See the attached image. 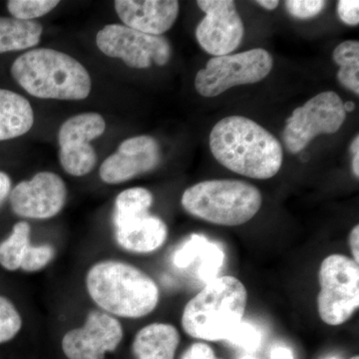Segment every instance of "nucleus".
<instances>
[{
    "instance_id": "35",
    "label": "nucleus",
    "mask_w": 359,
    "mask_h": 359,
    "mask_svg": "<svg viewBox=\"0 0 359 359\" xmlns=\"http://www.w3.org/2000/svg\"><path fill=\"white\" fill-rule=\"evenodd\" d=\"M351 153H353V172L356 178H359V136L356 135L353 139L351 147Z\"/></svg>"
},
{
    "instance_id": "7",
    "label": "nucleus",
    "mask_w": 359,
    "mask_h": 359,
    "mask_svg": "<svg viewBox=\"0 0 359 359\" xmlns=\"http://www.w3.org/2000/svg\"><path fill=\"white\" fill-rule=\"evenodd\" d=\"M273 66V56L262 48L212 57L196 75L195 88L200 95L212 98L231 87L262 81Z\"/></svg>"
},
{
    "instance_id": "34",
    "label": "nucleus",
    "mask_w": 359,
    "mask_h": 359,
    "mask_svg": "<svg viewBox=\"0 0 359 359\" xmlns=\"http://www.w3.org/2000/svg\"><path fill=\"white\" fill-rule=\"evenodd\" d=\"M271 359H294L292 351L289 347L276 346L271 348Z\"/></svg>"
},
{
    "instance_id": "8",
    "label": "nucleus",
    "mask_w": 359,
    "mask_h": 359,
    "mask_svg": "<svg viewBox=\"0 0 359 359\" xmlns=\"http://www.w3.org/2000/svg\"><path fill=\"white\" fill-rule=\"evenodd\" d=\"M344 101L334 91L321 92L294 110L283 132V143L297 154L318 135L334 134L344 125Z\"/></svg>"
},
{
    "instance_id": "32",
    "label": "nucleus",
    "mask_w": 359,
    "mask_h": 359,
    "mask_svg": "<svg viewBox=\"0 0 359 359\" xmlns=\"http://www.w3.org/2000/svg\"><path fill=\"white\" fill-rule=\"evenodd\" d=\"M349 247L353 252V261L359 264V226L356 224L349 233Z\"/></svg>"
},
{
    "instance_id": "20",
    "label": "nucleus",
    "mask_w": 359,
    "mask_h": 359,
    "mask_svg": "<svg viewBox=\"0 0 359 359\" xmlns=\"http://www.w3.org/2000/svg\"><path fill=\"white\" fill-rule=\"evenodd\" d=\"M106 129L105 120L98 113H83L73 116L63 123L58 132L59 146L90 143Z\"/></svg>"
},
{
    "instance_id": "21",
    "label": "nucleus",
    "mask_w": 359,
    "mask_h": 359,
    "mask_svg": "<svg viewBox=\"0 0 359 359\" xmlns=\"http://www.w3.org/2000/svg\"><path fill=\"white\" fill-rule=\"evenodd\" d=\"M339 66L337 79L342 86L359 95V42L347 40L337 45L332 54Z\"/></svg>"
},
{
    "instance_id": "4",
    "label": "nucleus",
    "mask_w": 359,
    "mask_h": 359,
    "mask_svg": "<svg viewBox=\"0 0 359 359\" xmlns=\"http://www.w3.org/2000/svg\"><path fill=\"white\" fill-rule=\"evenodd\" d=\"M247 302L244 283L235 276H219L186 304L182 327L194 339L226 341L242 323Z\"/></svg>"
},
{
    "instance_id": "28",
    "label": "nucleus",
    "mask_w": 359,
    "mask_h": 359,
    "mask_svg": "<svg viewBox=\"0 0 359 359\" xmlns=\"http://www.w3.org/2000/svg\"><path fill=\"white\" fill-rule=\"evenodd\" d=\"M54 255H55V250L51 245L30 244L21 261L20 269L28 273L40 271L50 263Z\"/></svg>"
},
{
    "instance_id": "14",
    "label": "nucleus",
    "mask_w": 359,
    "mask_h": 359,
    "mask_svg": "<svg viewBox=\"0 0 359 359\" xmlns=\"http://www.w3.org/2000/svg\"><path fill=\"white\" fill-rule=\"evenodd\" d=\"M116 13L127 27L149 35H162L178 18L176 0H116Z\"/></svg>"
},
{
    "instance_id": "36",
    "label": "nucleus",
    "mask_w": 359,
    "mask_h": 359,
    "mask_svg": "<svg viewBox=\"0 0 359 359\" xmlns=\"http://www.w3.org/2000/svg\"><path fill=\"white\" fill-rule=\"evenodd\" d=\"M257 4L264 7V8L268 9V11H275L280 4V1H278V0H259Z\"/></svg>"
},
{
    "instance_id": "17",
    "label": "nucleus",
    "mask_w": 359,
    "mask_h": 359,
    "mask_svg": "<svg viewBox=\"0 0 359 359\" xmlns=\"http://www.w3.org/2000/svg\"><path fill=\"white\" fill-rule=\"evenodd\" d=\"M179 344V332L174 325L151 323L137 332L132 349L137 359H174Z\"/></svg>"
},
{
    "instance_id": "23",
    "label": "nucleus",
    "mask_w": 359,
    "mask_h": 359,
    "mask_svg": "<svg viewBox=\"0 0 359 359\" xmlns=\"http://www.w3.org/2000/svg\"><path fill=\"white\" fill-rule=\"evenodd\" d=\"M59 160L66 173L82 177L90 173L95 167L97 156L90 143L70 144L60 147Z\"/></svg>"
},
{
    "instance_id": "24",
    "label": "nucleus",
    "mask_w": 359,
    "mask_h": 359,
    "mask_svg": "<svg viewBox=\"0 0 359 359\" xmlns=\"http://www.w3.org/2000/svg\"><path fill=\"white\" fill-rule=\"evenodd\" d=\"M153 201L154 198L152 193L145 188H132L123 191L116 198L113 222L149 212Z\"/></svg>"
},
{
    "instance_id": "18",
    "label": "nucleus",
    "mask_w": 359,
    "mask_h": 359,
    "mask_svg": "<svg viewBox=\"0 0 359 359\" xmlns=\"http://www.w3.org/2000/svg\"><path fill=\"white\" fill-rule=\"evenodd\" d=\"M34 123V113L25 97L0 89V141L11 140L27 133Z\"/></svg>"
},
{
    "instance_id": "5",
    "label": "nucleus",
    "mask_w": 359,
    "mask_h": 359,
    "mask_svg": "<svg viewBox=\"0 0 359 359\" xmlns=\"http://www.w3.org/2000/svg\"><path fill=\"white\" fill-rule=\"evenodd\" d=\"M182 205L196 218L219 224L241 226L259 212L263 198L256 186L238 180H211L187 189Z\"/></svg>"
},
{
    "instance_id": "29",
    "label": "nucleus",
    "mask_w": 359,
    "mask_h": 359,
    "mask_svg": "<svg viewBox=\"0 0 359 359\" xmlns=\"http://www.w3.org/2000/svg\"><path fill=\"white\" fill-rule=\"evenodd\" d=\"M285 8L290 15L297 20H311L316 18L327 6L323 0H287L285 1Z\"/></svg>"
},
{
    "instance_id": "31",
    "label": "nucleus",
    "mask_w": 359,
    "mask_h": 359,
    "mask_svg": "<svg viewBox=\"0 0 359 359\" xmlns=\"http://www.w3.org/2000/svg\"><path fill=\"white\" fill-rule=\"evenodd\" d=\"M181 359H219L214 349L204 342H196L186 349Z\"/></svg>"
},
{
    "instance_id": "11",
    "label": "nucleus",
    "mask_w": 359,
    "mask_h": 359,
    "mask_svg": "<svg viewBox=\"0 0 359 359\" xmlns=\"http://www.w3.org/2000/svg\"><path fill=\"white\" fill-rule=\"evenodd\" d=\"M123 335L119 321L109 313L93 311L83 327L65 334L62 351L68 359H104L119 346Z\"/></svg>"
},
{
    "instance_id": "10",
    "label": "nucleus",
    "mask_w": 359,
    "mask_h": 359,
    "mask_svg": "<svg viewBox=\"0 0 359 359\" xmlns=\"http://www.w3.org/2000/svg\"><path fill=\"white\" fill-rule=\"evenodd\" d=\"M205 13L196 28V39L203 49L214 57L229 55L242 43L245 28L233 0H199Z\"/></svg>"
},
{
    "instance_id": "26",
    "label": "nucleus",
    "mask_w": 359,
    "mask_h": 359,
    "mask_svg": "<svg viewBox=\"0 0 359 359\" xmlns=\"http://www.w3.org/2000/svg\"><path fill=\"white\" fill-rule=\"evenodd\" d=\"M22 320L13 302L0 297V344L14 339L20 332Z\"/></svg>"
},
{
    "instance_id": "15",
    "label": "nucleus",
    "mask_w": 359,
    "mask_h": 359,
    "mask_svg": "<svg viewBox=\"0 0 359 359\" xmlns=\"http://www.w3.org/2000/svg\"><path fill=\"white\" fill-rule=\"evenodd\" d=\"M116 241L123 249L149 254L160 249L168 238L167 224L150 212L114 222Z\"/></svg>"
},
{
    "instance_id": "38",
    "label": "nucleus",
    "mask_w": 359,
    "mask_h": 359,
    "mask_svg": "<svg viewBox=\"0 0 359 359\" xmlns=\"http://www.w3.org/2000/svg\"><path fill=\"white\" fill-rule=\"evenodd\" d=\"M238 359H257V358H254V356H252V355H245V356H242V358H238Z\"/></svg>"
},
{
    "instance_id": "16",
    "label": "nucleus",
    "mask_w": 359,
    "mask_h": 359,
    "mask_svg": "<svg viewBox=\"0 0 359 359\" xmlns=\"http://www.w3.org/2000/svg\"><path fill=\"white\" fill-rule=\"evenodd\" d=\"M224 252L217 243L201 235H192L173 255V264L178 269H191L201 282H212L219 278L224 262Z\"/></svg>"
},
{
    "instance_id": "40",
    "label": "nucleus",
    "mask_w": 359,
    "mask_h": 359,
    "mask_svg": "<svg viewBox=\"0 0 359 359\" xmlns=\"http://www.w3.org/2000/svg\"><path fill=\"white\" fill-rule=\"evenodd\" d=\"M328 359H337V358H328Z\"/></svg>"
},
{
    "instance_id": "1",
    "label": "nucleus",
    "mask_w": 359,
    "mask_h": 359,
    "mask_svg": "<svg viewBox=\"0 0 359 359\" xmlns=\"http://www.w3.org/2000/svg\"><path fill=\"white\" fill-rule=\"evenodd\" d=\"M210 149L222 166L248 178H273L283 165L280 142L243 116H229L217 123L210 133Z\"/></svg>"
},
{
    "instance_id": "39",
    "label": "nucleus",
    "mask_w": 359,
    "mask_h": 359,
    "mask_svg": "<svg viewBox=\"0 0 359 359\" xmlns=\"http://www.w3.org/2000/svg\"><path fill=\"white\" fill-rule=\"evenodd\" d=\"M351 359H359V358L358 355H356V356H353V358H351Z\"/></svg>"
},
{
    "instance_id": "19",
    "label": "nucleus",
    "mask_w": 359,
    "mask_h": 359,
    "mask_svg": "<svg viewBox=\"0 0 359 359\" xmlns=\"http://www.w3.org/2000/svg\"><path fill=\"white\" fill-rule=\"evenodd\" d=\"M42 32L43 28L36 21L0 18V54L34 47Z\"/></svg>"
},
{
    "instance_id": "6",
    "label": "nucleus",
    "mask_w": 359,
    "mask_h": 359,
    "mask_svg": "<svg viewBox=\"0 0 359 359\" xmlns=\"http://www.w3.org/2000/svg\"><path fill=\"white\" fill-rule=\"evenodd\" d=\"M318 309L321 320L344 325L359 306V266L351 257L334 254L321 262Z\"/></svg>"
},
{
    "instance_id": "27",
    "label": "nucleus",
    "mask_w": 359,
    "mask_h": 359,
    "mask_svg": "<svg viewBox=\"0 0 359 359\" xmlns=\"http://www.w3.org/2000/svg\"><path fill=\"white\" fill-rule=\"evenodd\" d=\"M226 341L231 346L252 353L261 346L262 332L252 323L242 321Z\"/></svg>"
},
{
    "instance_id": "12",
    "label": "nucleus",
    "mask_w": 359,
    "mask_h": 359,
    "mask_svg": "<svg viewBox=\"0 0 359 359\" xmlns=\"http://www.w3.org/2000/svg\"><path fill=\"white\" fill-rule=\"evenodd\" d=\"M66 197L67 189L58 175L40 172L11 191V204L13 211L21 218L50 219L63 209Z\"/></svg>"
},
{
    "instance_id": "13",
    "label": "nucleus",
    "mask_w": 359,
    "mask_h": 359,
    "mask_svg": "<svg viewBox=\"0 0 359 359\" xmlns=\"http://www.w3.org/2000/svg\"><path fill=\"white\" fill-rule=\"evenodd\" d=\"M160 162L158 142L150 136H138L122 142L117 152L109 156L100 167L105 183L121 184L147 172Z\"/></svg>"
},
{
    "instance_id": "9",
    "label": "nucleus",
    "mask_w": 359,
    "mask_h": 359,
    "mask_svg": "<svg viewBox=\"0 0 359 359\" xmlns=\"http://www.w3.org/2000/svg\"><path fill=\"white\" fill-rule=\"evenodd\" d=\"M96 43L105 55L122 59L137 69L149 68L152 62L164 66L171 58V45L164 36L145 34L124 25H106L97 33Z\"/></svg>"
},
{
    "instance_id": "33",
    "label": "nucleus",
    "mask_w": 359,
    "mask_h": 359,
    "mask_svg": "<svg viewBox=\"0 0 359 359\" xmlns=\"http://www.w3.org/2000/svg\"><path fill=\"white\" fill-rule=\"evenodd\" d=\"M11 181L8 175L0 172V205L6 199L7 196L11 194Z\"/></svg>"
},
{
    "instance_id": "30",
    "label": "nucleus",
    "mask_w": 359,
    "mask_h": 359,
    "mask_svg": "<svg viewBox=\"0 0 359 359\" xmlns=\"http://www.w3.org/2000/svg\"><path fill=\"white\" fill-rule=\"evenodd\" d=\"M337 14L342 22L347 25H359L358 0H340L337 4Z\"/></svg>"
},
{
    "instance_id": "37",
    "label": "nucleus",
    "mask_w": 359,
    "mask_h": 359,
    "mask_svg": "<svg viewBox=\"0 0 359 359\" xmlns=\"http://www.w3.org/2000/svg\"><path fill=\"white\" fill-rule=\"evenodd\" d=\"M344 108L346 113L353 112L355 109V104L351 102V101H347V102L344 103Z\"/></svg>"
},
{
    "instance_id": "22",
    "label": "nucleus",
    "mask_w": 359,
    "mask_h": 359,
    "mask_svg": "<svg viewBox=\"0 0 359 359\" xmlns=\"http://www.w3.org/2000/svg\"><path fill=\"white\" fill-rule=\"evenodd\" d=\"M29 245V224L20 222L14 224L11 235L0 244V264L7 271L20 269L21 261Z\"/></svg>"
},
{
    "instance_id": "2",
    "label": "nucleus",
    "mask_w": 359,
    "mask_h": 359,
    "mask_svg": "<svg viewBox=\"0 0 359 359\" xmlns=\"http://www.w3.org/2000/svg\"><path fill=\"white\" fill-rule=\"evenodd\" d=\"M86 287L97 306L121 318H144L159 302V287L154 280L136 266L122 262L94 264L87 273Z\"/></svg>"
},
{
    "instance_id": "25",
    "label": "nucleus",
    "mask_w": 359,
    "mask_h": 359,
    "mask_svg": "<svg viewBox=\"0 0 359 359\" xmlns=\"http://www.w3.org/2000/svg\"><path fill=\"white\" fill-rule=\"evenodd\" d=\"M58 4L57 0H11L7 9L16 20H32L46 15Z\"/></svg>"
},
{
    "instance_id": "3",
    "label": "nucleus",
    "mask_w": 359,
    "mask_h": 359,
    "mask_svg": "<svg viewBox=\"0 0 359 359\" xmlns=\"http://www.w3.org/2000/svg\"><path fill=\"white\" fill-rule=\"evenodd\" d=\"M11 75L32 96L83 100L91 92L88 71L76 59L54 49L25 52L14 61Z\"/></svg>"
}]
</instances>
